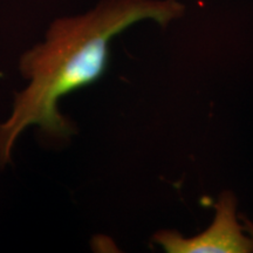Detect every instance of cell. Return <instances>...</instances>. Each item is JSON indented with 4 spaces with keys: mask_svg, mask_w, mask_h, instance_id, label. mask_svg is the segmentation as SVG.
<instances>
[{
    "mask_svg": "<svg viewBox=\"0 0 253 253\" xmlns=\"http://www.w3.org/2000/svg\"><path fill=\"white\" fill-rule=\"evenodd\" d=\"M153 240L168 253L253 252V238L239 223L237 199L231 191L221 192L218 197L212 223L203 232L186 238L176 230H161Z\"/></svg>",
    "mask_w": 253,
    "mask_h": 253,
    "instance_id": "obj_2",
    "label": "cell"
},
{
    "mask_svg": "<svg viewBox=\"0 0 253 253\" xmlns=\"http://www.w3.org/2000/svg\"><path fill=\"white\" fill-rule=\"evenodd\" d=\"M184 13L179 0H101L86 13L53 21L45 40L19 61L27 86L15 93L11 114L0 123V169L11 162L15 142L30 126L55 144L77 134L59 101L102 77L114 37L143 20L168 26Z\"/></svg>",
    "mask_w": 253,
    "mask_h": 253,
    "instance_id": "obj_1",
    "label": "cell"
},
{
    "mask_svg": "<svg viewBox=\"0 0 253 253\" xmlns=\"http://www.w3.org/2000/svg\"><path fill=\"white\" fill-rule=\"evenodd\" d=\"M240 218H242V220H243V226H244L245 232L249 233V235L253 238V223L250 219H248V218H245L243 216H240Z\"/></svg>",
    "mask_w": 253,
    "mask_h": 253,
    "instance_id": "obj_3",
    "label": "cell"
}]
</instances>
